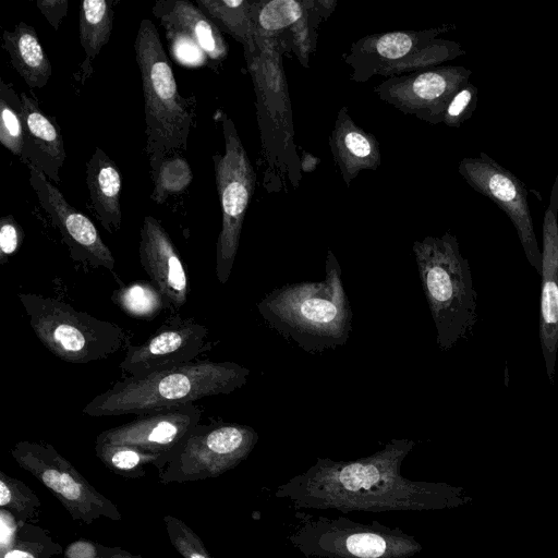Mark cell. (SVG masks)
<instances>
[{"mask_svg":"<svg viewBox=\"0 0 558 558\" xmlns=\"http://www.w3.org/2000/svg\"><path fill=\"white\" fill-rule=\"evenodd\" d=\"M414 446L411 439H391L381 450L356 460L317 458L305 472L279 485L275 497L295 509L342 513L423 512L469 502L462 487L402 476V462Z\"/></svg>","mask_w":558,"mask_h":558,"instance_id":"obj_1","label":"cell"},{"mask_svg":"<svg viewBox=\"0 0 558 558\" xmlns=\"http://www.w3.org/2000/svg\"><path fill=\"white\" fill-rule=\"evenodd\" d=\"M340 275L338 260L328 250L323 281L276 289L257 310L270 328L310 353L340 347L352 329V312Z\"/></svg>","mask_w":558,"mask_h":558,"instance_id":"obj_2","label":"cell"},{"mask_svg":"<svg viewBox=\"0 0 558 558\" xmlns=\"http://www.w3.org/2000/svg\"><path fill=\"white\" fill-rule=\"evenodd\" d=\"M250 369L235 362L198 360L150 374L126 377L94 397L82 410L88 416L142 415L154 410L229 395L247 381Z\"/></svg>","mask_w":558,"mask_h":558,"instance_id":"obj_3","label":"cell"},{"mask_svg":"<svg viewBox=\"0 0 558 558\" xmlns=\"http://www.w3.org/2000/svg\"><path fill=\"white\" fill-rule=\"evenodd\" d=\"M134 50L144 95L145 149L153 180L165 158L186 149L193 112L179 94L159 33L148 19L140 23Z\"/></svg>","mask_w":558,"mask_h":558,"instance_id":"obj_4","label":"cell"},{"mask_svg":"<svg viewBox=\"0 0 558 558\" xmlns=\"http://www.w3.org/2000/svg\"><path fill=\"white\" fill-rule=\"evenodd\" d=\"M256 49L244 52L256 94L257 121L267 165L265 187L279 190L287 177L293 186L301 180L294 145L292 110L287 82L274 36L255 34Z\"/></svg>","mask_w":558,"mask_h":558,"instance_id":"obj_5","label":"cell"},{"mask_svg":"<svg viewBox=\"0 0 558 558\" xmlns=\"http://www.w3.org/2000/svg\"><path fill=\"white\" fill-rule=\"evenodd\" d=\"M413 253L437 330V344L447 351L466 337L477 319L469 262L450 232L415 241Z\"/></svg>","mask_w":558,"mask_h":558,"instance_id":"obj_6","label":"cell"},{"mask_svg":"<svg viewBox=\"0 0 558 558\" xmlns=\"http://www.w3.org/2000/svg\"><path fill=\"white\" fill-rule=\"evenodd\" d=\"M31 328L54 356L69 363L86 364L108 359L124 344L125 330L70 304L36 293H19Z\"/></svg>","mask_w":558,"mask_h":558,"instance_id":"obj_7","label":"cell"},{"mask_svg":"<svg viewBox=\"0 0 558 558\" xmlns=\"http://www.w3.org/2000/svg\"><path fill=\"white\" fill-rule=\"evenodd\" d=\"M289 543L306 558H411L422 551L418 541L378 521L354 522L345 517L295 512Z\"/></svg>","mask_w":558,"mask_h":558,"instance_id":"obj_8","label":"cell"},{"mask_svg":"<svg viewBox=\"0 0 558 558\" xmlns=\"http://www.w3.org/2000/svg\"><path fill=\"white\" fill-rule=\"evenodd\" d=\"M448 26L423 31H395L366 35L342 57L351 68L350 80L364 83L374 76L391 78L438 66L465 51L459 43L440 38Z\"/></svg>","mask_w":558,"mask_h":558,"instance_id":"obj_9","label":"cell"},{"mask_svg":"<svg viewBox=\"0 0 558 558\" xmlns=\"http://www.w3.org/2000/svg\"><path fill=\"white\" fill-rule=\"evenodd\" d=\"M257 441L248 425L199 422L158 470V480L170 484L218 477L243 462Z\"/></svg>","mask_w":558,"mask_h":558,"instance_id":"obj_10","label":"cell"},{"mask_svg":"<svg viewBox=\"0 0 558 558\" xmlns=\"http://www.w3.org/2000/svg\"><path fill=\"white\" fill-rule=\"evenodd\" d=\"M225 151L214 155L217 192L221 208V230L216 243V277L228 282L239 248L244 217L257 175L233 121L222 119Z\"/></svg>","mask_w":558,"mask_h":558,"instance_id":"obj_11","label":"cell"},{"mask_svg":"<svg viewBox=\"0 0 558 558\" xmlns=\"http://www.w3.org/2000/svg\"><path fill=\"white\" fill-rule=\"evenodd\" d=\"M25 471L44 484L74 521L92 524L106 518L120 521L117 506L100 494L74 466L47 442L21 440L10 450Z\"/></svg>","mask_w":558,"mask_h":558,"instance_id":"obj_12","label":"cell"},{"mask_svg":"<svg viewBox=\"0 0 558 558\" xmlns=\"http://www.w3.org/2000/svg\"><path fill=\"white\" fill-rule=\"evenodd\" d=\"M472 70L460 65L434 66L384 80L377 97L421 121L442 123L452 98L471 82Z\"/></svg>","mask_w":558,"mask_h":558,"instance_id":"obj_13","label":"cell"},{"mask_svg":"<svg viewBox=\"0 0 558 558\" xmlns=\"http://www.w3.org/2000/svg\"><path fill=\"white\" fill-rule=\"evenodd\" d=\"M458 172L476 192L494 202L511 220L529 263L541 275L542 252L534 232L524 183L490 156L464 157Z\"/></svg>","mask_w":558,"mask_h":558,"instance_id":"obj_14","label":"cell"},{"mask_svg":"<svg viewBox=\"0 0 558 558\" xmlns=\"http://www.w3.org/2000/svg\"><path fill=\"white\" fill-rule=\"evenodd\" d=\"M29 184L38 203L61 234L70 257L85 269L105 268L114 274L116 259L94 222L64 198L60 190L32 166ZM116 275V274H114Z\"/></svg>","mask_w":558,"mask_h":558,"instance_id":"obj_15","label":"cell"},{"mask_svg":"<svg viewBox=\"0 0 558 558\" xmlns=\"http://www.w3.org/2000/svg\"><path fill=\"white\" fill-rule=\"evenodd\" d=\"M206 326L191 318L171 316L143 343L128 344L120 368L129 377L150 374L195 361L209 343Z\"/></svg>","mask_w":558,"mask_h":558,"instance_id":"obj_16","label":"cell"},{"mask_svg":"<svg viewBox=\"0 0 558 558\" xmlns=\"http://www.w3.org/2000/svg\"><path fill=\"white\" fill-rule=\"evenodd\" d=\"M201 417V409L193 403L154 410L101 432L95 442L128 446L159 456L160 461L156 465L159 470Z\"/></svg>","mask_w":558,"mask_h":558,"instance_id":"obj_17","label":"cell"},{"mask_svg":"<svg viewBox=\"0 0 558 558\" xmlns=\"http://www.w3.org/2000/svg\"><path fill=\"white\" fill-rule=\"evenodd\" d=\"M140 263L149 281L163 295L168 310H180L189 294L184 264L170 235L159 220L145 216L140 230Z\"/></svg>","mask_w":558,"mask_h":558,"instance_id":"obj_18","label":"cell"},{"mask_svg":"<svg viewBox=\"0 0 558 558\" xmlns=\"http://www.w3.org/2000/svg\"><path fill=\"white\" fill-rule=\"evenodd\" d=\"M539 339L550 383L558 352V172L543 219Z\"/></svg>","mask_w":558,"mask_h":558,"instance_id":"obj_19","label":"cell"},{"mask_svg":"<svg viewBox=\"0 0 558 558\" xmlns=\"http://www.w3.org/2000/svg\"><path fill=\"white\" fill-rule=\"evenodd\" d=\"M23 104L24 146L21 159L40 171L50 182L60 183V169L65 160L61 130L54 118L46 114L38 101L27 93L20 94Z\"/></svg>","mask_w":558,"mask_h":558,"instance_id":"obj_20","label":"cell"},{"mask_svg":"<svg viewBox=\"0 0 558 558\" xmlns=\"http://www.w3.org/2000/svg\"><path fill=\"white\" fill-rule=\"evenodd\" d=\"M328 144L342 180L349 186L363 170H376L381 162L377 138L351 118L348 107L338 111Z\"/></svg>","mask_w":558,"mask_h":558,"instance_id":"obj_21","label":"cell"},{"mask_svg":"<svg viewBox=\"0 0 558 558\" xmlns=\"http://www.w3.org/2000/svg\"><path fill=\"white\" fill-rule=\"evenodd\" d=\"M151 12L166 32L189 36L213 62L218 63L227 57L228 45L221 31L192 2L159 0L155 2Z\"/></svg>","mask_w":558,"mask_h":558,"instance_id":"obj_22","label":"cell"},{"mask_svg":"<svg viewBox=\"0 0 558 558\" xmlns=\"http://www.w3.org/2000/svg\"><path fill=\"white\" fill-rule=\"evenodd\" d=\"M86 184L101 227L110 234L117 233L122 226V178L117 163L100 147H96L86 163Z\"/></svg>","mask_w":558,"mask_h":558,"instance_id":"obj_23","label":"cell"},{"mask_svg":"<svg viewBox=\"0 0 558 558\" xmlns=\"http://www.w3.org/2000/svg\"><path fill=\"white\" fill-rule=\"evenodd\" d=\"M2 47L10 63L31 88H43L52 75V65L36 31L20 22L13 31H4Z\"/></svg>","mask_w":558,"mask_h":558,"instance_id":"obj_24","label":"cell"},{"mask_svg":"<svg viewBox=\"0 0 558 558\" xmlns=\"http://www.w3.org/2000/svg\"><path fill=\"white\" fill-rule=\"evenodd\" d=\"M113 20L112 1L85 0L80 5L78 36L85 52V59L81 66L82 84L93 73L92 62L111 36Z\"/></svg>","mask_w":558,"mask_h":558,"instance_id":"obj_25","label":"cell"},{"mask_svg":"<svg viewBox=\"0 0 558 558\" xmlns=\"http://www.w3.org/2000/svg\"><path fill=\"white\" fill-rule=\"evenodd\" d=\"M8 519L7 523L1 517V525L9 532L1 530L0 558H51L61 553V545L46 531L32 523L17 521L9 512Z\"/></svg>","mask_w":558,"mask_h":558,"instance_id":"obj_26","label":"cell"},{"mask_svg":"<svg viewBox=\"0 0 558 558\" xmlns=\"http://www.w3.org/2000/svg\"><path fill=\"white\" fill-rule=\"evenodd\" d=\"M195 5L222 32L243 45L244 52L256 49L255 28L247 0H196Z\"/></svg>","mask_w":558,"mask_h":558,"instance_id":"obj_27","label":"cell"},{"mask_svg":"<svg viewBox=\"0 0 558 558\" xmlns=\"http://www.w3.org/2000/svg\"><path fill=\"white\" fill-rule=\"evenodd\" d=\"M112 292L111 301L129 317L140 320H153L163 310L167 302L160 291L148 280H135L121 283Z\"/></svg>","mask_w":558,"mask_h":558,"instance_id":"obj_28","label":"cell"},{"mask_svg":"<svg viewBox=\"0 0 558 558\" xmlns=\"http://www.w3.org/2000/svg\"><path fill=\"white\" fill-rule=\"evenodd\" d=\"M308 1H252L251 13L255 34L272 36L292 28L306 13Z\"/></svg>","mask_w":558,"mask_h":558,"instance_id":"obj_29","label":"cell"},{"mask_svg":"<svg viewBox=\"0 0 558 558\" xmlns=\"http://www.w3.org/2000/svg\"><path fill=\"white\" fill-rule=\"evenodd\" d=\"M0 143L21 158L24 146L23 104L12 84L0 80Z\"/></svg>","mask_w":558,"mask_h":558,"instance_id":"obj_30","label":"cell"},{"mask_svg":"<svg viewBox=\"0 0 558 558\" xmlns=\"http://www.w3.org/2000/svg\"><path fill=\"white\" fill-rule=\"evenodd\" d=\"M96 457L112 473L125 478H140L146 474L145 466L156 465L159 456L144 452L128 446L95 442Z\"/></svg>","mask_w":558,"mask_h":558,"instance_id":"obj_31","label":"cell"},{"mask_svg":"<svg viewBox=\"0 0 558 558\" xmlns=\"http://www.w3.org/2000/svg\"><path fill=\"white\" fill-rule=\"evenodd\" d=\"M41 502L37 495L21 480L0 471V508L17 521L36 523Z\"/></svg>","mask_w":558,"mask_h":558,"instance_id":"obj_32","label":"cell"},{"mask_svg":"<svg viewBox=\"0 0 558 558\" xmlns=\"http://www.w3.org/2000/svg\"><path fill=\"white\" fill-rule=\"evenodd\" d=\"M193 180V172L187 160L175 154L162 160L156 175L150 198L162 204L168 197L184 192Z\"/></svg>","mask_w":558,"mask_h":558,"instance_id":"obj_33","label":"cell"},{"mask_svg":"<svg viewBox=\"0 0 558 558\" xmlns=\"http://www.w3.org/2000/svg\"><path fill=\"white\" fill-rule=\"evenodd\" d=\"M163 523L171 545L183 558H213L201 537L184 521L166 514Z\"/></svg>","mask_w":558,"mask_h":558,"instance_id":"obj_34","label":"cell"},{"mask_svg":"<svg viewBox=\"0 0 558 558\" xmlns=\"http://www.w3.org/2000/svg\"><path fill=\"white\" fill-rule=\"evenodd\" d=\"M478 101L477 87L470 82L449 104L442 123L450 128H460L473 114Z\"/></svg>","mask_w":558,"mask_h":558,"instance_id":"obj_35","label":"cell"},{"mask_svg":"<svg viewBox=\"0 0 558 558\" xmlns=\"http://www.w3.org/2000/svg\"><path fill=\"white\" fill-rule=\"evenodd\" d=\"M173 58L187 66H199L207 61V56L189 36L175 32H166Z\"/></svg>","mask_w":558,"mask_h":558,"instance_id":"obj_36","label":"cell"},{"mask_svg":"<svg viewBox=\"0 0 558 558\" xmlns=\"http://www.w3.org/2000/svg\"><path fill=\"white\" fill-rule=\"evenodd\" d=\"M25 233L12 215L0 219V265L3 266L15 254L24 240Z\"/></svg>","mask_w":558,"mask_h":558,"instance_id":"obj_37","label":"cell"},{"mask_svg":"<svg viewBox=\"0 0 558 558\" xmlns=\"http://www.w3.org/2000/svg\"><path fill=\"white\" fill-rule=\"evenodd\" d=\"M36 5L54 31H57L66 16L68 0H38Z\"/></svg>","mask_w":558,"mask_h":558,"instance_id":"obj_38","label":"cell"},{"mask_svg":"<svg viewBox=\"0 0 558 558\" xmlns=\"http://www.w3.org/2000/svg\"><path fill=\"white\" fill-rule=\"evenodd\" d=\"M105 549L96 542L81 538L65 547L63 558H98Z\"/></svg>","mask_w":558,"mask_h":558,"instance_id":"obj_39","label":"cell"},{"mask_svg":"<svg viewBox=\"0 0 558 558\" xmlns=\"http://www.w3.org/2000/svg\"><path fill=\"white\" fill-rule=\"evenodd\" d=\"M98 558H143L140 555L131 554L122 548L114 547H106L104 553Z\"/></svg>","mask_w":558,"mask_h":558,"instance_id":"obj_40","label":"cell"},{"mask_svg":"<svg viewBox=\"0 0 558 558\" xmlns=\"http://www.w3.org/2000/svg\"><path fill=\"white\" fill-rule=\"evenodd\" d=\"M301 162V171L311 172L313 171L319 162V159L314 157L313 155L303 151L300 157Z\"/></svg>","mask_w":558,"mask_h":558,"instance_id":"obj_41","label":"cell"}]
</instances>
